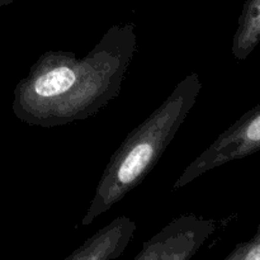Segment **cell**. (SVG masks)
Masks as SVG:
<instances>
[{
    "instance_id": "obj_1",
    "label": "cell",
    "mask_w": 260,
    "mask_h": 260,
    "mask_svg": "<svg viewBox=\"0 0 260 260\" xmlns=\"http://www.w3.org/2000/svg\"><path fill=\"white\" fill-rule=\"evenodd\" d=\"M136 48L135 24L124 23L108 28L81 58L71 51H46L15 86L13 113L45 128L95 116L121 94Z\"/></svg>"
},
{
    "instance_id": "obj_2",
    "label": "cell",
    "mask_w": 260,
    "mask_h": 260,
    "mask_svg": "<svg viewBox=\"0 0 260 260\" xmlns=\"http://www.w3.org/2000/svg\"><path fill=\"white\" fill-rule=\"evenodd\" d=\"M203 84L197 73L183 78L170 95L114 151L80 226H89L139 187L154 170L194 107Z\"/></svg>"
},
{
    "instance_id": "obj_3",
    "label": "cell",
    "mask_w": 260,
    "mask_h": 260,
    "mask_svg": "<svg viewBox=\"0 0 260 260\" xmlns=\"http://www.w3.org/2000/svg\"><path fill=\"white\" fill-rule=\"evenodd\" d=\"M260 151V103L246 112L185 167L173 185L178 190L206 173Z\"/></svg>"
},
{
    "instance_id": "obj_4",
    "label": "cell",
    "mask_w": 260,
    "mask_h": 260,
    "mask_svg": "<svg viewBox=\"0 0 260 260\" xmlns=\"http://www.w3.org/2000/svg\"><path fill=\"white\" fill-rule=\"evenodd\" d=\"M216 229L211 218L193 213L178 216L145 241L132 260H192Z\"/></svg>"
},
{
    "instance_id": "obj_5",
    "label": "cell",
    "mask_w": 260,
    "mask_h": 260,
    "mask_svg": "<svg viewBox=\"0 0 260 260\" xmlns=\"http://www.w3.org/2000/svg\"><path fill=\"white\" fill-rule=\"evenodd\" d=\"M136 229V222L131 217L118 216L63 260H117L131 244Z\"/></svg>"
},
{
    "instance_id": "obj_6",
    "label": "cell",
    "mask_w": 260,
    "mask_h": 260,
    "mask_svg": "<svg viewBox=\"0 0 260 260\" xmlns=\"http://www.w3.org/2000/svg\"><path fill=\"white\" fill-rule=\"evenodd\" d=\"M260 43V0H245L233 37L231 52L238 61H244Z\"/></svg>"
},
{
    "instance_id": "obj_7",
    "label": "cell",
    "mask_w": 260,
    "mask_h": 260,
    "mask_svg": "<svg viewBox=\"0 0 260 260\" xmlns=\"http://www.w3.org/2000/svg\"><path fill=\"white\" fill-rule=\"evenodd\" d=\"M223 260H260V225L253 238L238 244Z\"/></svg>"
},
{
    "instance_id": "obj_8",
    "label": "cell",
    "mask_w": 260,
    "mask_h": 260,
    "mask_svg": "<svg viewBox=\"0 0 260 260\" xmlns=\"http://www.w3.org/2000/svg\"><path fill=\"white\" fill-rule=\"evenodd\" d=\"M13 2H14V0H0V8H2V7H5V5L12 4Z\"/></svg>"
}]
</instances>
